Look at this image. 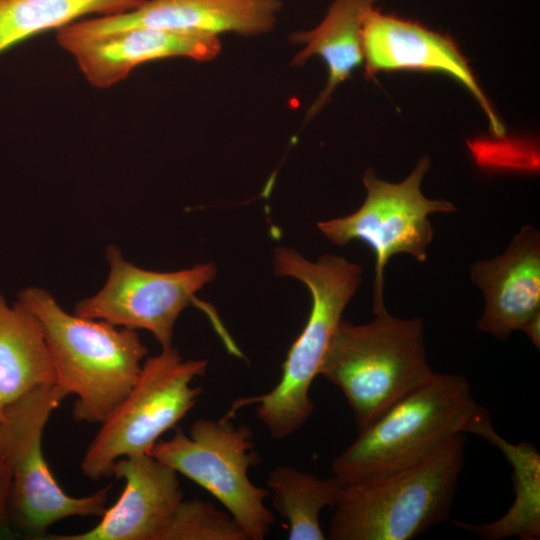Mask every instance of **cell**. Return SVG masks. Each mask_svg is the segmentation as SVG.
<instances>
[{
  "label": "cell",
  "instance_id": "9a60e30c",
  "mask_svg": "<svg viewBox=\"0 0 540 540\" xmlns=\"http://www.w3.org/2000/svg\"><path fill=\"white\" fill-rule=\"evenodd\" d=\"M221 48L218 36L139 26L72 45L65 51L90 85L107 89L142 64L175 57L211 61Z\"/></svg>",
  "mask_w": 540,
  "mask_h": 540
},
{
  "label": "cell",
  "instance_id": "44dd1931",
  "mask_svg": "<svg viewBox=\"0 0 540 540\" xmlns=\"http://www.w3.org/2000/svg\"><path fill=\"white\" fill-rule=\"evenodd\" d=\"M161 540H248L229 512L199 498L182 500Z\"/></svg>",
  "mask_w": 540,
  "mask_h": 540
},
{
  "label": "cell",
  "instance_id": "7402d4cb",
  "mask_svg": "<svg viewBox=\"0 0 540 540\" xmlns=\"http://www.w3.org/2000/svg\"><path fill=\"white\" fill-rule=\"evenodd\" d=\"M12 475L11 426L4 408L0 411V540L16 539L8 514Z\"/></svg>",
  "mask_w": 540,
  "mask_h": 540
},
{
  "label": "cell",
  "instance_id": "4fadbf2b",
  "mask_svg": "<svg viewBox=\"0 0 540 540\" xmlns=\"http://www.w3.org/2000/svg\"><path fill=\"white\" fill-rule=\"evenodd\" d=\"M124 481L118 500L93 528L43 540H161L183 500L178 473L149 454L116 461L112 476Z\"/></svg>",
  "mask_w": 540,
  "mask_h": 540
},
{
  "label": "cell",
  "instance_id": "8fae6325",
  "mask_svg": "<svg viewBox=\"0 0 540 540\" xmlns=\"http://www.w3.org/2000/svg\"><path fill=\"white\" fill-rule=\"evenodd\" d=\"M280 0H145L127 13L90 17L56 31L58 45H72L131 27L218 36H255L271 31L281 10Z\"/></svg>",
  "mask_w": 540,
  "mask_h": 540
},
{
  "label": "cell",
  "instance_id": "ffe728a7",
  "mask_svg": "<svg viewBox=\"0 0 540 540\" xmlns=\"http://www.w3.org/2000/svg\"><path fill=\"white\" fill-rule=\"evenodd\" d=\"M267 488L273 506L288 521L289 540H324L320 515L333 506L342 483L334 476L319 478L297 468L279 465L268 472Z\"/></svg>",
  "mask_w": 540,
  "mask_h": 540
},
{
  "label": "cell",
  "instance_id": "5b68a950",
  "mask_svg": "<svg viewBox=\"0 0 540 540\" xmlns=\"http://www.w3.org/2000/svg\"><path fill=\"white\" fill-rule=\"evenodd\" d=\"M373 313L368 323L339 322L318 374L342 391L358 430L434 374L423 319Z\"/></svg>",
  "mask_w": 540,
  "mask_h": 540
},
{
  "label": "cell",
  "instance_id": "30bf717a",
  "mask_svg": "<svg viewBox=\"0 0 540 540\" xmlns=\"http://www.w3.org/2000/svg\"><path fill=\"white\" fill-rule=\"evenodd\" d=\"M106 258L109 274L105 284L93 296L80 300L74 314L149 331L161 348L172 346L175 323L186 307L196 305L209 317L214 314L195 296L215 279L213 263L178 271H152L127 261L113 245L107 247Z\"/></svg>",
  "mask_w": 540,
  "mask_h": 540
},
{
  "label": "cell",
  "instance_id": "ac0fdd59",
  "mask_svg": "<svg viewBox=\"0 0 540 540\" xmlns=\"http://www.w3.org/2000/svg\"><path fill=\"white\" fill-rule=\"evenodd\" d=\"M475 434L501 451L512 468L514 501L501 518L481 525L455 522V525L486 540L518 537L536 540L540 536V454L529 442L512 444L493 428L486 411L471 427Z\"/></svg>",
  "mask_w": 540,
  "mask_h": 540
},
{
  "label": "cell",
  "instance_id": "6da1fadb",
  "mask_svg": "<svg viewBox=\"0 0 540 540\" xmlns=\"http://www.w3.org/2000/svg\"><path fill=\"white\" fill-rule=\"evenodd\" d=\"M274 272L303 283L312 303L306 324L291 345L282 366V374L269 392L236 400L228 413L256 405V416L277 440L296 433L311 417L314 405L309 392L342 315L358 290L363 269L334 254L316 261L289 247L275 249Z\"/></svg>",
  "mask_w": 540,
  "mask_h": 540
},
{
  "label": "cell",
  "instance_id": "8992f818",
  "mask_svg": "<svg viewBox=\"0 0 540 540\" xmlns=\"http://www.w3.org/2000/svg\"><path fill=\"white\" fill-rule=\"evenodd\" d=\"M207 369V359H184L173 346L146 358L131 390L100 423L82 457V474L98 481L112 476L117 460L148 454L194 407L202 388L192 382Z\"/></svg>",
  "mask_w": 540,
  "mask_h": 540
},
{
  "label": "cell",
  "instance_id": "3957f363",
  "mask_svg": "<svg viewBox=\"0 0 540 540\" xmlns=\"http://www.w3.org/2000/svg\"><path fill=\"white\" fill-rule=\"evenodd\" d=\"M486 411L464 376L434 372L359 430L333 460L332 476L350 484L415 465L450 438L469 433Z\"/></svg>",
  "mask_w": 540,
  "mask_h": 540
},
{
  "label": "cell",
  "instance_id": "2e32d148",
  "mask_svg": "<svg viewBox=\"0 0 540 540\" xmlns=\"http://www.w3.org/2000/svg\"><path fill=\"white\" fill-rule=\"evenodd\" d=\"M376 0H334L322 21L313 29L294 32L290 40L302 49L292 64L302 66L319 56L326 64L328 79L325 88L307 112L313 118L329 101L335 89L364 63L362 26Z\"/></svg>",
  "mask_w": 540,
  "mask_h": 540
},
{
  "label": "cell",
  "instance_id": "d6986e66",
  "mask_svg": "<svg viewBox=\"0 0 540 540\" xmlns=\"http://www.w3.org/2000/svg\"><path fill=\"white\" fill-rule=\"evenodd\" d=\"M145 0H0V54L43 32L89 16L127 13Z\"/></svg>",
  "mask_w": 540,
  "mask_h": 540
},
{
  "label": "cell",
  "instance_id": "603a6c76",
  "mask_svg": "<svg viewBox=\"0 0 540 540\" xmlns=\"http://www.w3.org/2000/svg\"><path fill=\"white\" fill-rule=\"evenodd\" d=\"M530 338L532 344L539 349L540 347V313L532 317L521 330Z\"/></svg>",
  "mask_w": 540,
  "mask_h": 540
},
{
  "label": "cell",
  "instance_id": "9c48e42d",
  "mask_svg": "<svg viewBox=\"0 0 540 540\" xmlns=\"http://www.w3.org/2000/svg\"><path fill=\"white\" fill-rule=\"evenodd\" d=\"M429 167L428 156L422 157L410 175L399 183L382 180L369 168L363 177L366 198L359 209L317 224L319 231L336 246L362 241L373 250V312L385 308L384 275L390 258L408 254L418 262H425L434 234L429 215L457 211L447 200H431L423 195L421 182Z\"/></svg>",
  "mask_w": 540,
  "mask_h": 540
},
{
  "label": "cell",
  "instance_id": "7a4b0ae2",
  "mask_svg": "<svg viewBox=\"0 0 540 540\" xmlns=\"http://www.w3.org/2000/svg\"><path fill=\"white\" fill-rule=\"evenodd\" d=\"M39 320L56 383L74 395L77 422L100 424L135 384L148 350L136 330L66 312L40 287L18 295Z\"/></svg>",
  "mask_w": 540,
  "mask_h": 540
},
{
  "label": "cell",
  "instance_id": "277c9868",
  "mask_svg": "<svg viewBox=\"0 0 540 540\" xmlns=\"http://www.w3.org/2000/svg\"><path fill=\"white\" fill-rule=\"evenodd\" d=\"M464 447L461 433L415 465L342 484L328 539L410 540L448 519Z\"/></svg>",
  "mask_w": 540,
  "mask_h": 540
},
{
  "label": "cell",
  "instance_id": "ba28073f",
  "mask_svg": "<svg viewBox=\"0 0 540 540\" xmlns=\"http://www.w3.org/2000/svg\"><path fill=\"white\" fill-rule=\"evenodd\" d=\"M69 396L57 383L44 384L6 406L11 426L12 482L9 522L16 539L43 540L54 523L72 516H101L112 485L74 497L63 491L42 452L45 426Z\"/></svg>",
  "mask_w": 540,
  "mask_h": 540
},
{
  "label": "cell",
  "instance_id": "7c38bea8",
  "mask_svg": "<svg viewBox=\"0 0 540 540\" xmlns=\"http://www.w3.org/2000/svg\"><path fill=\"white\" fill-rule=\"evenodd\" d=\"M365 76L381 71L415 70L449 75L465 87L486 113L496 136L505 129L480 88L467 60L447 36L371 8L362 26Z\"/></svg>",
  "mask_w": 540,
  "mask_h": 540
},
{
  "label": "cell",
  "instance_id": "5bb4252c",
  "mask_svg": "<svg viewBox=\"0 0 540 540\" xmlns=\"http://www.w3.org/2000/svg\"><path fill=\"white\" fill-rule=\"evenodd\" d=\"M471 281L485 306L477 328L504 340L540 313V235L524 225L504 253L471 265Z\"/></svg>",
  "mask_w": 540,
  "mask_h": 540
},
{
  "label": "cell",
  "instance_id": "52a82bcc",
  "mask_svg": "<svg viewBox=\"0 0 540 540\" xmlns=\"http://www.w3.org/2000/svg\"><path fill=\"white\" fill-rule=\"evenodd\" d=\"M232 417L227 413L215 420H195L188 434L176 426L174 434L158 440L148 454L215 497L248 540H263L275 517L265 505L269 491L252 483L248 475L261 457L252 430L235 426Z\"/></svg>",
  "mask_w": 540,
  "mask_h": 540
},
{
  "label": "cell",
  "instance_id": "e0dca14e",
  "mask_svg": "<svg viewBox=\"0 0 540 540\" xmlns=\"http://www.w3.org/2000/svg\"><path fill=\"white\" fill-rule=\"evenodd\" d=\"M56 383L42 326L20 301L0 294V411L31 390Z\"/></svg>",
  "mask_w": 540,
  "mask_h": 540
}]
</instances>
